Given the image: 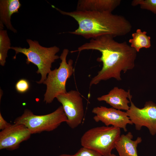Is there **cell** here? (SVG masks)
<instances>
[{
  "instance_id": "obj_12",
  "label": "cell",
  "mask_w": 156,
  "mask_h": 156,
  "mask_svg": "<svg viewBox=\"0 0 156 156\" xmlns=\"http://www.w3.org/2000/svg\"><path fill=\"white\" fill-rule=\"evenodd\" d=\"M121 2L120 0H79L76 10L112 13Z\"/></svg>"
},
{
  "instance_id": "obj_20",
  "label": "cell",
  "mask_w": 156,
  "mask_h": 156,
  "mask_svg": "<svg viewBox=\"0 0 156 156\" xmlns=\"http://www.w3.org/2000/svg\"><path fill=\"white\" fill-rule=\"evenodd\" d=\"M11 124L7 122L3 118L0 113V129L3 130L8 127Z\"/></svg>"
},
{
  "instance_id": "obj_13",
  "label": "cell",
  "mask_w": 156,
  "mask_h": 156,
  "mask_svg": "<svg viewBox=\"0 0 156 156\" xmlns=\"http://www.w3.org/2000/svg\"><path fill=\"white\" fill-rule=\"evenodd\" d=\"M21 6L19 0H0V29H4L5 25L13 32H17L11 24V17L14 14L18 13Z\"/></svg>"
},
{
  "instance_id": "obj_21",
  "label": "cell",
  "mask_w": 156,
  "mask_h": 156,
  "mask_svg": "<svg viewBox=\"0 0 156 156\" xmlns=\"http://www.w3.org/2000/svg\"><path fill=\"white\" fill-rule=\"evenodd\" d=\"M58 156H74L73 155H68V154H63L61 155Z\"/></svg>"
},
{
  "instance_id": "obj_14",
  "label": "cell",
  "mask_w": 156,
  "mask_h": 156,
  "mask_svg": "<svg viewBox=\"0 0 156 156\" xmlns=\"http://www.w3.org/2000/svg\"><path fill=\"white\" fill-rule=\"evenodd\" d=\"M133 135L130 132L126 135H121L115 146L119 156H138L137 147L142 140L141 137H138L133 140Z\"/></svg>"
},
{
  "instance_id": "obj_18",
  "label": "cell",
  "mask_w": 156,
  "mask_h": 156,
  "mask_svg": "<svg viewBox=\"0 0 156 156\" xmlns=\"http://www.w3.org/2000/svg\"><path fill=\"white\" fill-rule=\"evenodd\" d=\"M15 88L19 93H24L27 92L30 88V84L28 81L25 79H19L16 83Z\"/></svg>"
},
{
  "instance_id": "obj_1",
  "label": "cell",
  "mask_w": 156,
  "mask_h": 156,
  "mask_svg": "<svg viewBox=\"0 0 156 156\" xmlns=\"http://www.w3.org/2000/svg\"><path fill=\"white\" fill-rule=\"evenodd\" d=\"M114 38L110 35H105L91 39L73 51L91 50L101 53V56L97 61L102 62V67L91 79L90 87L112 78L120 81L122 72L125 73L135 67L137 52L126 42H119Z\"/></svg>"
},
{
  "instance_id": "obj_8",
  "label": "cell",
  "mask_w": 156,
  "mask_h": 156,
  "mask_svg": "<svg viewBox=\"0 0 156 156\" xmlns=\"http://www.w3.org/2000/svg\"><path fill=\"white\" fill-rule=\"evenodd\" d=\"M130 106L126 112L135 129L140 130L142 127H147L152 135L156 134V104L152 102L146 103L144 107L139 108L129 100Z\"/></svg>"
},
{
  "instance_id": "obj_19",
  "label": "cell",
  "mask_w": 156,
  "mask_h": 156,
  "mask_svg": "<svg viewBox=\"0 0 156 156\" xmlns=\"http://www.w3.org/2000/svg\"><path fill=\"white\" fill-rule=\"evenodd\" d=\"M74 156H102L96 151L82 147L74 155Z\"/></svg>"
},
{
  "instance_id": "obj_3",
  "label": "cell",
  "mask_w": 156,
  "mask_h": 156,
  "mask_svg": "<svg viewBox=\"0 0 156 156\" xmlns=\"http://www.w3.org/2000/svg\"><path fill=\"white\" fill-rule=\"evenodd\" d=\"M26 41L29 45L28 48L16 47H10V49L15 52L13 58L15 59L17 54L19 53L25 55L27 57L26 64L31 63L36 65L38 68L37 73L41 75L40 79L37 83H43L51 70L52 64L60 58L56 54L60 49L56 46L49 47H43L36 40L27 39Z\"/></svg>"
},
{
  "instance_id": "obj_5",
  "label": "cell",
  "mask_w": 156,
  "mask_h": 156,
  "mask_svg": "<svg viewBox=\"0 0 156 156\" xmlns=\"http://www.w3.org/2000/svg\"><path fill=\"white\" fill-rule=\"evenodd\" d=\"M69 52L67 49L63 50L60 56L61 62L59 67L51 70L43 83L47 86L44 100L46 103H51L58 95L67 92L66 89L67 81L72 75L74 70L73 60L70 59L67 62Z\"/></svg>"
},
{
  "instance_id": "obj_17",
  "label": "cell",
  "mask_w": 156,
  "mask_h": 156,
  "mask_svg": "<svg viewBox=\"0 0 156 156\" xmlns=\"http://www.w3.org/2000/svg\"><path fill=\"white\" fill-rule=\"evenodd\" d=\"M131 5L133 6L139 5L141 9L149 10L156 14V0H133Z\"/></svg>"
},
{
  "instance_id": "obj_6",
  "label": "cell",
  "mask_w": 156,
  "mask_h": 156,
  "mask_svg": "<svg viewBox=\"0 0 156 156\" xmlns=\"http://www.w3.org/2000/svg\"><path fill=\"white\" fill-rule=\"evenodd\" d=\"M67 121L62 106H60L53 112L44 115H35L30 110L25 109L22 115L15 119L14 123L23 124L34 134L53 131Z\"/></svg>"
},
{
  "instance_id": "obj_2",
  "label": "cell",
  "mask_w": 156,
  "mask_h": 156,
  "mask_svg": "<svg viewBox=\"0 0 156 156\" xmlns=\"http://www.w3.org/2000/svg\"><path fill=\"white\" fill-rule=\"evenodd\" d=\"M62 14L69 16L77 23L78 27L69 34L81 36L85 38L94 39L109 35L114 38L123 36L129 33L132 26L124 16L108 12L62 10L51 5Z\"/></svg>"
},
{
  "instance_id": "obj_7",
  "label": "cell",
  "mask_w": 156,
  "mask_h": 156,
  "mask_svg": "<svg viewBox=\"0 0 156 156\" xmlns=\"http://www.w3.org/2000/svg\"><path fill=\"white\" fill-rule=\"evenodd\" d=\"M56 99L62 105L67 118L68 125L72 129L78 127L84 116L83 99L79 92L72 90L58 95Z\"/></svg>"
},
{
  "instance_id": "obj_10",
  "label": "cell",
  "mask_w": 156,
  "mask_h": 156,
  "mask_svg": "<svg viewBox=\"0 0 156 156\" xmlns=\"http://www.w3.org/2000/svg\"><path fill=\"white\" fill-rule=\"evenodd\" d=\"M32 134L24 125L14 123L0 132V149L12 151L28 140Z\"/></svg>"
},
{
  "instance_id": "obj_11",
  "label": "cell",
  "mask_w": 156,
  "mask_h": 156,
  "mask_svg": "<svg viewBox=\"0 0 156 156\" xmlns=\"http://www.w3.org/2000/svg\"><path fill=\"white\" fill-rule=\"evenodd\" d=\"M132 97L130 90L126 91L123 89L115 87L108 94L98 97L97 99L99 101H104L112 107L117 109L129 110L130 106L129 100Z\"/></svg>"
},
{
  "instance_id": "obj_22",
  "label": "cell",
  "mask_w": 156,
  "mask_h": 156,
  "mask_svg": "<svg viewBox=\"0 0 156 156\" xmlns=\"http://www.w3.org/2000/svg\"><path fill=\"white\" fill-rule=\"evenodd\" d=\"M106 156H117V155H114V154H113L111 153V154H110L109 155H107Z\"/></svg>"
},
{
  "instance_id": "obj_9",
  "label": "cell",
  "mask_w": 156,
  "mask_h": 156,
  "mask_svg": "<svg viewBox=\"0 0 156 156\" xmlns=\"http://www.w3.org/2000/svg\"><path fill=\"white\" fill-rule=\"evenodd\" d=\"M92 112L95 114L93 117L95 122H101L106 126L111 125L122 129L125 132L127 131V126L128 124H133L126 112L113 107L108 108L103 106L97 107L93 109Z\"/></svg>"
},
{
  "instance_id": "obj_4",
  "label": "cell",
  "mask_w": 156,
  "mask_h": 156,
  "mask_svg": "<svg viewBox=\"0 0 156 156\" xmlns=\"http://www.w3.org/2000/svg\"><path fill=\"white\" fill-rule=\"evenodd\" d=\"M120 136V128L112 126L98 127L86 131L81 138V143L82 147L106 156L111 153Z\"/></svg>"
},
{
  "instance_id": "obj_16",
  "label": "cell",
  "mask_w": 156,
  "mask_h": 156,
  "mask_svg": "<svg viewBox=\"0 0 156 156\" xmlns=\"http://www.w3.org/2000/svg\"><path fill=\"white\" fill-rule=\"evenodd\" d=\"M11 44L7 30L0 29V64L2 66L5 64L7 53L11 47Z\"/></svg>"
},
{
  "instance_id": "obj_15",
  "label": "cell",
  "mask_w": 156,
  "mask_h": 156,
  "mask_svg": "<svg viewBox=\"0 0 156 156\" xmlns=\"http://www.w3.org/2000/svg\"><path fill=\"white\" fill-rule=\"evenodd\" d=\"M146 31H142L138 29L136 32L132 34V38L129 41L130 46L137 52H139L142 48H148L151 47V37L146 35Z\"/></svg>"
}]
</instances>
